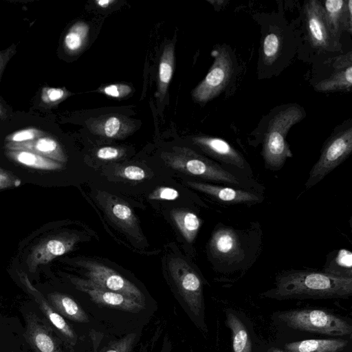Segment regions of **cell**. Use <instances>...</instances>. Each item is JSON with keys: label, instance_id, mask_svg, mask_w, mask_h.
I'll list each match as a JSON object with an SVG mask.
<instances>
[{"label": "cell", "instance_id": "6da1fadb", "mask_svg": "<svg viewBox=\"0 0 352 352\" xmlns=\"http://www.w3.org/2000/svg\"><path fill=\"white\" fill-rule=\"evenodd\" d=\"M352 294V278L314 270H286L279 273L274 286L263 293L265 298L289 299L346 298Z\"/></svg>", "mask_w": 352, "mask_h": 352}, {"label": "cell", "instance_id": "7a4b0ae2", "mask_svg": "<svg viewBox=\"0 0 352 352\" xmlns=\"http://www.w3.org/2000/svg\"><path fill=\"white\" fill-rule=\"evenodd\" d=\"M305 117L303 109L290 104L276 111L271 117L264 135L263 156L267 167L278 169L292 153L286 141L289 130Z\"/></svg>", "mask_w": 352, "mask_h": 352}, {"label": "cell", "instance_id": "3957f363", "mask_svg": "<svg viewBox=\"0 0 352 352\" xmlns=\"http://www.w3.org/2000/svg\"><path fill=\"white\" fill-rule=\"evenodd\" d=\"M278 319L287 327L331 336H350L351 324L344 318L323 309L305 308L280 311Z\"/></svg>", "mask_w": 352, "mask_h": 352}, {"label": "cell", "instance_id": "277c9868", "mask_svg": "<svg viewBox=\"0 0 352 352\" xmlns=\"http://www.w3.org/2000/svg\"><path fill=\"white\" fill-rule=\"evenodd\" d=\"M161 157L167 166L185 174L234 186L239 184L232 174L187 147H173L171 151L163 152Z\"/></svg>", "mask_w": 352, "mask_h": 352}, {"label": "cell", "instance_id": "5b68a950", "mask_svg": "<svg viewBox=\"0 0 352 352\" xmlns=\"http://www.w3.org/2000/svg\"><path fill=\"white\" fill-rule=\"evenodd\" d=\"M352 151V126L333 133L325 142L320 157L312 167L305 187L316 185L342 164Z\"/></svg>", "mask_w": 352, "mask_h": 352}, {"label": "cell", "instance_id": "8992f818", "mask_svg": "<svg viewBox=\"0 0 352 352\" xmlns=\"http://www.w3.org/2000/svg\"><path fill=\"white\" fill-rule=\"evenodd\" d=\"M213 63L204 79L192 92L195 100L206 103L217 96L228 84L234 70V63L226 47L221 46L212 53Z\"/></svg>", "mask_w": 352, "mask_h": 352}, {"label": "cell", "instance_id": "52a82bcc", "mask_svg": "<svg viewBox=\"0 0 352 352\" xmlns=\"http://www.w3.org/2000/svg\"><path fill=\"white\" fill-rule=\"evenodd\" d=\"M168 268L184 302L195 315L199 316L203 308L201 279L186 261L181 258H170Z\"/></svg>", "mask_w": 352, "mask_h": 352}, {"label": "cell", "instance_id": "ba28073f", "mask_svg": "<svg viewBox=\"0 0 352 352\" xmlns=\"http://www.w3.org/2000/svg\"><path fill=\"white\" fill-rule=\"evenodd\" d=\"M80 265L87 270V280L94 285L122 294L145 305V298L142 292L115 270L93 261H82Z\"/></svg>", "mask_w": 352, "mask_h": 352}, {"label": "cell", "instance_id": "9c48e42d", "mask_svg": "<svg viewBox=\"0 0 352 352\" xmlns=\"http://www.w3.org/2000/svg\"><path fill=\"white\" fill-rule=\"evenodd\" d=\"M306 28L312 45L316 48L330 50L337 43L328 23L322 3L311 0L305 5Z\"/></svg>", "mask_w": 352, "mask_h": 352}, {"label": "cell", "instance_id": "30bf717a", "mask_svg": "<svg viewBox=\"0 0 352 352\" xmlns=\"http://www.w3.org/2000/svg\"><path fill=\"white\" fill-rule=\"evenodd\" d=\"M70 279L78 289L87 294L94 302L100 306L131 313H138L144 309V305L122 294L98 287L88 280Z\"/></svg>", "mask_w": 352, "mask_h": 352}, {"label": "cell", "instance_id": "8fae6325", "mask_svg": "<svg viewBox=\"0 0 352 352\" xmlns=\"http://www.w3.org/2000/svg\"><path fill=\"white\" fill-rule=\"evenodd\" d=\"M78 238L73 235H58L41 240L31 250L26 263L29 270L34 272L40 265L47 264L55 258L71 251Z\"/></svg>", "mask_w": 352, "mask_h": 352}, {"label": "cell", "instance_id": "7c38bea8", "mask_svg": "<svg viewBox=\"0 0 352 352\" xmlns=\"http://www.w3.org/2000/svg\"><path fill=\"white\" fill-rule=\"evenodd\" d=\"M86 123L93 133L108 139L124 138L135 129L133 122L121 114L113 113L91 118Z\"/></svg>", "mask_w": 352, "mask_h": 352}, {"label": "cell", "instance_id": "4fadbf2b", "mask_svg": "<svg viewBox=\"0 0 352 352\" xmlns=\"http://www.w3.org/2000/svg\"><path fill=\"white\" fill-rule=\"evenodd\" d=\"M192 141L204 152L224 163L240 168L245 166V161L243 155L222 138L199 135L193 137Z\"/></svg>", "mask_w": 352, "mask_h": 352}, {"label": "cell", "instance_id": "5bb4252c", "mask_svg": "<svg viewBox=\"0 0 352 352\" xmlns=\"http://www.w3.org/2000/svg\"><path fill=\"white\" fill-rule=\"evenodd\" d=\"M210 247L212 252L223 261H237L244 256L239 236L229 228H220L215 230Z\"/></svg>", "mask_w": 352, "mask_h": 352}, {"label": "cell", "instance_id": "9a60e30c", "mask_svg": "<svg viewBox=\"0 0 352 352\" xmlns=\"http://www.w3.org/2000/svg\"><path fill=\"white\" fill-rule=\"evenodd\" d=\"M4 147L6 150L30 151L60 163L67 161L60 143L48 135L23 143H5Z\"/></svg>", "mask_w": 352, "mask_h": 352}, {"label": "cell", "instance_id": "2e32d148", "mask_svg": "<svg viewBox=\"0 0 352 352\" xmlns=\"http://www.w3.org/2000/svg\"><path fill=\"white\" fill-rule=\"evenodd\" d=\"M186 185L226 203L253 204L260 200L257 194L241 189L197 182H187Z\"/></svg>", "mask_w": 352, "mask_h": 352}, {"label": "cell", "instance_id": "e0dca14e", "mask_svg": "<svg viewBox=\"0 0 352 352\" xmlns=\"http://www.w3.org/2000/svg\"><path fill=\"white\" fill-rule=\"evenodd\" d=\"M19 276L21 283L25 285L28 292L34 298L40 309L47 319L70 344H74L76 342V336L72 327L60 314L54 310L43 295L31 284L23 272L19 273Z\"/></svg>", "mask_w": 352, "mask_h": 352}, {"label": "cell", "instance_id": "ac0fdd59", "mask_svg": "<svg viewBox=\"0 0 352 352\" xmlns=\"http://www.w3.org/2000/svg\"><path fill=\"white\" fill-rule=\"evenodd\" d=\"M25 337L36 352H60L52 336L34 315L27 319Z\"/></svg>", "mask_w": 352, "mask_h": 352}, {"label": "cell", "instance_id": "d6986e66", "mask_svg": "<svg viewBox=\"0 0 352 352\" xmlns=\"http://www.w3.org/2000/svg\"><path fill=\"white\" fill-rule=\"evenodd\" d=\"M349 341L344 339H309L287 343L285 352H342Z\"/></svg>", "mask_w": 352, "mask_h": 352}, {"label": "cell", "instance_id": "ffe728a7", "mask_svg": "<svg viewBox=\"0 0 352 352\" xmlns=\"http://www.w3.org/2000/svg\"><path fill=\"white\" fill-rule=\"evenodd\" d=\"M5 155L12 162L30 168L56 170L63 168L60 162L30 151L5 150Z\"/></svg>", "mask_w": 352, "mask_h": 352}, {"label": "cell", "instance_id": "44dd1931", "mask_svg": "<svg viewBox=\"0 0 352 352\" xmlns=\"http://www.w3.org/2000/svg\"><path fill=\"white\" fill-rule=\"evenodd\" d=\"M175 62L174 43L166 44L160 57L159 69L157 90L155 96L160 100H163L173 74Z\"/></svg>", "mask_w": 352, "mask_h": 352}, {"label": "cell", "instance_id": "7402d4cb", "mask_svg": "<svg viewBox=\"0 0 352 352\" xmlns=\"http://www.w3.org/2000/svg\"><path fill=\"white\" fill-rule=\"evenodd\" d=\"M48 298L52 306L68 319L78 322L89 321L86 313L71 297L60 293H52L48 295Z\"/></svg>", "mask_w": 352, "mask_h": 352}, {"label": "cell", "instance_id": "603a6c76", "mask_svg": "<svg viewBox=\"0 0 352 352\" xmlns=\"http://www.w3.org/2000/svg\"><path fill=\"white\" fill-rule=\"evenodd\" d=\"M226 316V324L232 333L233 352H252V342L243 322L232 311H227Z\"/></svg>", "mask_w": 352, "mask_h": 352}, {"label": "cell", "instance_id": "cb8c5ba5", "mask_svg": "<svg viewBox=\"0 0 352 352\" xmlns=\"http://www.w3.org/2000/svg\"><path fill=\"white\" fill-rule=\"evenodd\" d=\"M172 217L188 243H192L201 226L200 219L192 211L175 209L171 212Z\"/></svg>", "mask_w": 352, "mask_h": 352}, {"label": "cell", "instance_id": "d4e9b609", "mask_svg": "<svg viewBox=\"0 0 352 352\" xmlns=\"http://www.w3.org/2000/svg\"><path fill=\"white\" fill-rule=\"evenodd\" d=\"M105 206L108 214L122 228L127 230L137 228L135 217L128 205L109 196L105 201Z\"/></svg>", "mask_w": 352, "mask_h": 352}, {"label": "cell", "instance_id": "484cf974", "mask_svg": "<svg viewBox=\"0 0 352 352\" xmlns=\"http://www.w3.org/2000/svg\"><path fill=\"white\" fill-rule=\"evenodd\" d=\"M352 85V67L349 65L334 74L329 78L317 83L314 89L320 92H333L350 90Z\"/></svg>", "mask_w": 352, "mask_h": 352}, {"label": "cell", "instance_id": "4316f807", "mask_svg": "<svg viewBox=\"0 0 352 352\" xmlns=\"http://www.w3.org/2000/svg\"><path fill=\"white\" fill-rule=\"evenodd\" d=\"M89 26L84 21L74 23L66 33L63 39L65 50L69 54L78 53L87 43Z\"/></svg>", "mask_w": 352, "mask_h": 352}, {"label": "cell", "instance_id": "83f0119b", "mask_svg": "<svg viewBox=\"0 0 352 352\" xmlns=\"http://www.w3.org/2000/svg\"><path fill=\"white\" fill-rule=\"evenodd\" d=\"M346 1L327 0L324 1L323 8L332 33L338 41L340 32L343 28V12Z\"/></svg>", "mask_w": 352, "mask_h": 352}, {"label": "cell", "instance_id": "f1b7e54d", "mask_svg": "<svg viewBox=\"0 0 352 352\" xmlns=\"http://www.w3.org/2000/svg\"><path fill=\"white\" fill-rule=\"evenodd\" d=\"M324 272L338 277L352 278L351 252L346 249L340 250Z\"/></svg>", "mask_w": 352, "mask_h": 352}, {"label": "cell", "instance_id": "f546056e", "mask_svg": "<svg viewBox=\"0 0 352 352\" xmlns=\"http://www.w3.org/2000/svg\"><path fill=\"white\" fill-rule=\"evenodd\" d=\"M281 47V38L278 34L272 32L265 35L262 43V53L267 64L274 62L280 52Z\"/></svg>", "mask_w": 352, "mask_h": 352}, {"label": "cell", "instance_id": "4dcf8cb0", "mask_svg": "<svg viewBox=\"0 0 352 352\" xmlns=\"http://www.w3.org/2000/svg\"><path fill=\"white\" fill-rule=\"evenodd\" d=\"M65 88L43 87L41 94V102L47 107H54L70 96Z\"/></svg>", "mask_w": 352, "mask_h": 352}, {"label": "cell", "instance_id": "1f68e13d", "mask_svg": "<svg viewBox=\"0 0 352 352\" xmlns=\"http://www.w3.org/2000/svg\"><path fill=\"white\" fill-rule=\"evenodd\" d=\"M46 135H47V133L39 129L34 127L26 128L8 135L5 138V143H23L34 140Z\"/></svg>", "mask_w": 352, "mask_h": 352}, {"label": "cell", "instance_id": "d6a6232c", "mask_svg": "<svg viewBox=\"0 0 352 352\" xmlns=\"http://www.w3.org/2000/svg\"><path fill=\"white\" fill-rule=\"evenodd\" d=\"M136 335L131 333L109 345L104 352H131Z\"/></svg>", "mask_w": 352, "mask_h": 352}, {"label": "cell", "instance_id": "836d02e7", "mask_svg": "<svg viewBox=\"0 0 352 352\" xmlns=\"http://www.w3.org/2000/svg\"><path fill=\"white\" fill-rule=\"evenodd\" d=\"M100 90L104 94L115 98H122L129 95L132 91L130 86L123 83L109 85Z\"/></svg>", "mask_w": 352, "mask_h": 352}, {"label": "cell", "instance_id": "e575fe53", "mask_svg": "<svg viewBox=\"0 0 352 352\" xmlns=\"http://www.w3.org/2000/svg\"><path fill=\"white\" fill-rule=\"evenodd\" d=\"M118 175L121 177L131 181H142L146 177L144 170L135 165H129L122 167L119 170Z\"/></svg>", "mask_w": 352, "mask_h": 352}, {"label": "cell", "instance_id": "d590c367", "mask_svg": "<svg viewBox=\"0 0 352 352\" xmlns=\"http://www.w3.org/2000/svg\"><path fill=\"white\" fill-rule=\"evenodd\" d=\"M179 197V192L173 188L161 186L154 190L148 196L152 200H175Z\"/></svg>", "mask_w": 352, "mask_h": 352}, {"label": "cell", "instance_id": "8d00e7d4", "mask_svg": "<svg viewBox=\"0 0 352 352\" xmlns=\"http://www.w3.org/2000/svg\"><path fill=\"white\" fill-rule=\"evenodd\" d=\"M21 184V180L18 177L0 167V190L18 187Z\"/></svg>", "mask_w": 352, "mask_h": 352}, {"label": "cell", "instance_id": "74e56055", "mask_svg": "<svg viewBox=\"0 0 352 352\" xmlns=\"http://www.w3.org/2000/svg\"><path fill=\"white\" fill-rule=\"evenodd\" d=\"M124 154L122 149L114 146H102L96 152L97 158L102 160H112L121 157Z\"/></svg>", "mask_w": 352, "mask_h": 352}, {"label": "cell", "instance_id": "f35d334b", "mask_svg": "<svg viewBox=\"0 0 352 352\" xmlns=\"http://www.w3.org/2000/svg\"><path fill=\"white\" fill-rule=\"evenodd\" d=\"M16 52L15 45H12L6 50L0 51V80L2 74L11 58Z\"/></svg>", "mask_w": 352, "mask_h": 352}, {"label": "cell", "instance_id": "ab89813d", "mask_svg": "<svg viewBox=\"0 0 352 352\" xmlns=\"http://www.w3.org/2000/svg\"><path fill=\"white\" fill-rule=\"evenodd\" d=\"M343 28L351 33L352 28V1H346L343 12Z\"/></svg>", "mask_w": 352, "mask_h": 352}, {"label": "cell", "instance_id": "60d3db41", "mask_svg": "<svg viewBox=\"0 0 352 352\" xmlns=\"http://www.w3.org/2000/svg\"><path fill=\"white\" fill-rule=\"evenodd\" d=\"M115 2L114 0H98L95 1L96 4L102 8H106Z\"/></svg>", "mask_w": 352, "mask_h": 352}, {"label": "cell", "instance_id": "b9f144b4", "mask_svg": "<svg viewBox=\"0 0 352 352\" xmlns=\"http://www.w3.org/2000/svg\"><path fill=\"white\" fill-rule=\"evenodd\" d=\"M7 116V111L3 103L0 101V119H5Z\"/></svg>", "mask_w": 352, "mask_h": 352}, {"label": "cell", "instance_id": "7bdbcfd3", "mask_svg": "<svg viewBox=\"0 0 352 352\" xmlns=\"http://www.w3.org/2000/svg\"><path fill=\"white\" fill-rule=\"evenodd\" d=\"M268 352H285V351H282V350H280V349H276V348L273 347V348H271V349L268 351Z\"/></svg>", "mask_w": 352, "mask_h": 352}]
</instances>
